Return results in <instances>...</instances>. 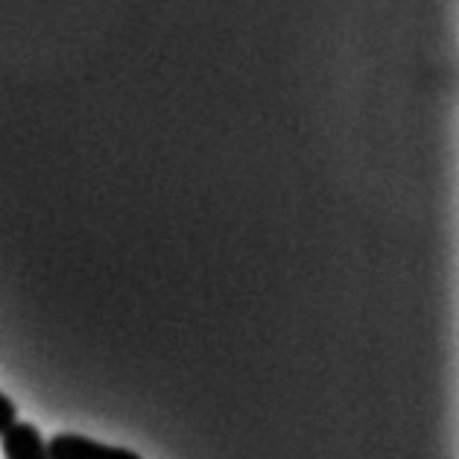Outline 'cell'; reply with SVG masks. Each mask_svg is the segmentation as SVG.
Here are the masks:
<instances>
[{
  "label": "cell",
  "mask_w": 459,
  "mask_h": 459,
  "mask_svg": "<svg viewBox=\"0 0 459 459\" xmlns=\"http://www.w3.org/2000/svg\"><path fill=\"white\" fill-rule=\"evenodd\" d=\"M48 459H141L126 447L94 442L80 433H56L48 442Z\"/></svg>",
  "instance_id": "1"
},
{
  "label": "cell",
  "mask_w": 459,
  "mask_h": 459,
  "mask_svg": "<svg viewBox=\"0 0 459 459\" xmlns=\"http://www.w3.org/2000/svg\"><path fill=\"white\" fill-rule=\"evenodd\" d=\"M0 447L6 459H48V442L30 421H15L0 436Z\"/></svg>",
  "instance_id": "2"
},
{
  "label": "cell",
  "mask_w": 459,
  "mask_h": 459,
  "mask_svg": "<svg viewBox=\"0 0 459 459\" xmlns=\"http://www.w3.org/2000/svg\"><path fill=\"white\" fill-rule=\"evenodd\" d=\"M15 421H18V407L13 404V398H6L4 392H0V436L13 428Z\"/></svg>",
  "instance_id": "3"
}]
</instances>
